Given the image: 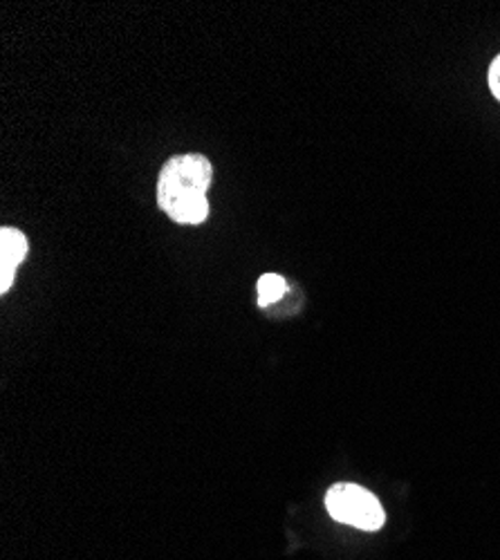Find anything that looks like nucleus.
Instances as JSON below:
<instances>
[{"instance_id":"1","label":"nucleus","mask_w":500,"mask_h":560,"mask_svg":"<svg viewBox=\"0 0 500 560\" xmlns=\"http://www.w3.org/2000/svg\"><path fill=\"white\" fill-rule=\"evenodd\" d=\"M211 182L213 166L205 155H175L160 171L158 205L177 224H200L209 215Z\"/></svg>"},{"instance_id":"2","label":"nucleus","mask_w":500,"mask_h":560,"mask_svg":"<svg viewBox=\"0 0 500 560\" xmlns=\"http://www.w3.org/2000/svg\"><path fill=\"white\" fill-rule=\"evenodd\" d=\"M326 509L337 523L363 532H377L386 521L382 502L357 485H335L326 495Z\"/></svg>"},{"instance_id":"3","label":"nucleus","mask_w":500,"mask_h":560,"mask_svg":"<svg viewBox=\"0 0 500 560\" xmlns=\"http://www.w3.org/2000/svg\"><path fill=\"white\" fill-rule=\"evenodd\" d=\"M27 256V238L19 229H0V292H8L14 283L16 267Z\"/></svg>"},{"instance_id":"4","label":"nucleus","mask_w":500,"mask_h":560,"mask_svg":"<svg viewBox=\"0 0 500 560\" xmlns=\"http://www.w3.org/2000/svg\"><path fill=\"white\" fill-rule=\"evenodd\" d=\"M286 290H288V283H286L283 276H279V273H263L258 278V305L267 307L271 303L281 301Z\"/></svg>"},{"instance_id":"5","label":"nucleus","mask_w":500,"mask_h":560,"mask_svg":"<svg viewBox=\"0 0 500 560\" xmlns=\"http://www.w3.org/2000/svg\"><path fill=\"white\" fill-rule=\"evenodd\" d=\"M487 81H489L491 95L500 102V55L491 61V66H489V74H487Z\"/></svg>"}]
</instances>
